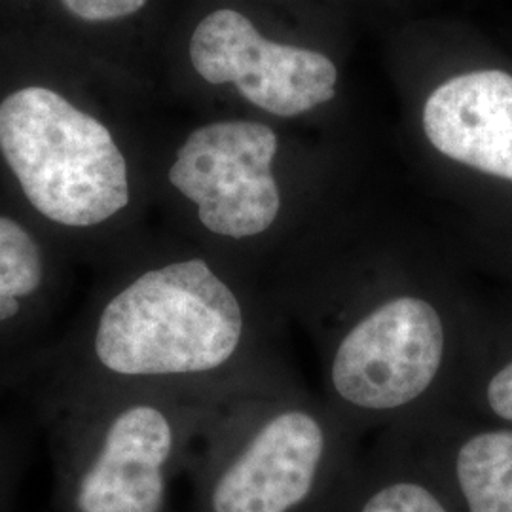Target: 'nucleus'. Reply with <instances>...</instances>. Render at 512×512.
<instances>
[{
  "instance_id": "4468645a",
  "label": "nucleus",
  "mask_w": 512,
  "mask_h": 512,
  "mask_svg": "<svg viewBox=\"0 0 512 512\" xmlns=\"http://www.w3.org/2000/svg\"><path fill=\"white\" fill-rule=\"evenodd\" d=\"M488 403L499 418L512 421V363L492 378L488 385Z\"/></svg>"
},
{
  "instance_id": "f8f14e48",
  "label": "nucleus",
  "mask_w": 512,
  "mask_h": 512,
  "mask_svg": "<svg viewBox=\"0 0 512 512\" xmlns=\"http://www.w3.org/2000/svg\"><path fill=\"white\" fill-rule=\"evenodd\" d=\"M361 512H448L439 499L416 482L391 484L366 501Z\"/></svg>"
},
{
  "instance_id": "0eeeda50",
  "label": "nucleus",
  "mask_w": 512,
  "mask_h": 512,
  "mask_svg": "<svg viewBox=\"0 0 512 512\" xmlns=\"http://www.w3.org/2000/svg\"><path fill=\"white\" fill-rule=\"evenodd\" d=\"M325 450L317 420L289 410L266 421L207 486V512H289L310 495Z\"/></svg>"
},
{
  "instance_id": "20e7f679",
  "label": "nucleus",
  "mask_w": 512,
  "mask_h": 512,
  "mask_svg": "<svg viewBox=\"0 0 512 512\" xmlns=\"http://www.w3.org/2000/svg\"><path fill=\"white\" fill-rule=\"evenodd\" d=\"M277 135L249 120H224L194 129L169 169V183L196 203L203 226L226 238L266 232L281 198L272 175Z\"/></svg>"
},
{
  "instance_id": "1a4fd4ad",
  "label": "nucleus",
  "mask_w": 512,
  "mask_h": 512,
  "mask_svg": "<svg viewBox=\"0 0 512 512\" xmlns=\"http://www.w3.org/2000/svg\"><path fill=\"white\" fill-rule=\"evenodd\" d=\"M50 289L48 260L33 234L0 215V334H10L37 315Z\"/></svg>"
},
{
  "instance_id": "39448f33",
  "label": "nucleus",
  "mask_w": 512,
  "mask_h": 512,
  "mask_svg": "<svg viewBox=\"0 0 512 512\" xmlns=\"http://www.w3.org/2000/svg\"><path fill=\"white\" fill-rule=\"evenodd\" d=\"M442 355L439 313L421 298L403 296L389 300L349 330L334 355L330 378L346 403L393 410L429 389Z\"/></svg>"
},
{
  "instance_id": "f03ea898",
  "label": "nucleus",
  "mask_w": 512,
  "mask_h": 512,
  "mask_svg": "<svg viewBox=\"0 0 512 512\" xmlns=\"http://www.w3.org/2000/svg\"><path fill=\"white\" fill-rule=\"evenodd\" d=\"M48 433L54 512H164L183 420L148 385L31 403Z\"/></svg>"
},
{
  "instance_id": "9b49d317",
  "label": "nucleus",
  "mask_w": 512,
  "mask_h": 512,
  "mask_svg": "<svg viewBox=\"0 0 512 512\" xmlns=\"http://www.w3.org/2000/svg\"><path fill=\"white\" fill-rule=\"evenodd\" d=\"M25 423L0 391V512H10L27 463Z\"/></svg>"
},
{
  "instance_id": "423d86ee",
  "label": "nucleus",
  "mask_w": 512,
  "mask_h": 512,
  "mask_svg": "<svg viewBox=\"0 0 512 512\" xmlns=\"http://www.w3.org/2000/svg\"><path fill=\"white\" fill-rule=\"evenodd\" d=\"M190 59L205 82L234 84L249 103L277 116L304 114L336 93L338 71L327 55L272 42L230 8L200 21Z\"/></svg>"
},
{
  "instance_id": "f257e3e1",
  "label": "nucleus",
  "mask_w": 512,
  "mask_h": 512,
  "mask_svg": "<svg viewBox=\"0 0 512 512\" xmlns=\"http://www.w3.org/2000/svg\"><path fill=\"white\" fill-rule=\"evenodd\" d=\"M241 338L238 296L213 268L202 258L171 262L107 294L80 346L31 397L211 374L234 359Z\"/></svg>"
},
{
  "instance_id": "7ed1b4c3",
  "label": "nucleus",
  "mask_w": 512,
  "mask_h": 512,
  "mask_svg": "<svg viewBox=\"0 0 512 512\" xmlns=\"http://www.w3.org/2000/svg\"><path fill=\"white\" fill-rule=\"evenodd\" d=\"M0 156L29 205L57 226H101L131 200L109 126L54 88L29 84L0 101Z\"/></svg>"
},
{
  "instance_id": "ddd939ff",
  "label": "nucleus",
  "mask_w": 512,
  "mask_h": 512,
  "mask_svg": "<svg viewBox=\"0 0 512 512\" xmlns=\"http://www.w3.org/2000/svg\"><path fill=\"white\" fill-rule=\"evenodd\" d=\"M148 0H61L65 10L82 21H114L139 12Z\"/></svg>"
},
{
  "instance_id": "6e6552de",
  "label": "nucleus",
  "mask_w": 512,
  "mask_h": 512,
  "mask_svg": "<svg viewBox=\"0 0 512 512\" xmlns=\"http://www.w3.org/2000/svg\"><path fill=\"white\" fill-rule=\"evenodd\" d=\"M431 145L459 164L512 181V76L503 71L459 74L425 103Z\"/></svg>"
},
{
  "instance_id": "9d476101",
  "label": "nucleus",
  "mask_w": 512,
  "mask_h": 512,
  "mask_svg": "<svg viewBox=\"0 0 512 512\" xmlns=\"http://www.w3.org/2000/svg\"><path fill=\"white\" fill-rule=\"evenodd\" d=\"M459 488L471 512H512V431L467 440L456 463Z\"/></svg>"
}]
</instances>
